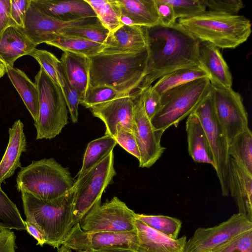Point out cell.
<instances>
[{"label": "cell", "mask_w": 252, "mask_h": 252, "mask_svg": "<svg viewBox=\"0 0 252 252\" xmlns=\"http://www.w3.org/2000/svg\"><path fill=\"white\" fill-rule=\"evenodd\" d=\"M147 67L138 90L178 69L191 66L202 67L198 52L200 42L177 22L169 27L158 25L147 27Z\"/></svg>", "instance_id": "obj_1"}, {"label": "cell", "mask_w": 252, "mask_h": 252, "mask_svg": "<svg viewBox=\"0 0 252 252\" xmlns=\"http://www.w3.org/2000/svg\"><path fill=\"white\" fill-rule=\"evenodd\" d=\"M148 56L147 49L140 53H100L89 57V86H108L123 94L135 92L145 76Z\"/></svg>", "instance_id": "obj_2"}, {"label": "cell", "mask_w": 252, "mask_h": 252, "mask_svg": "<svg viewBox=\"0 0 252 252\" xmlns=\"http://www.w3.org/2000/svg\"><path fill=\"white\" fill-rule=\"evenodd\" d=\"M177 23L200 42H207L221 49L236 48L252 32L251 22L244 16L206 10L194 17L179 19Z\"/></svg>", "instance_id": "obj_3"}, {"label": "cell", "mask_w": 252, "mask_h": 252, "mask_svg": "<svg viewBox=\"0 0 252 252\" xmlns=\"http://www.w3.org/2000/svg\"><path fill=\"white\" fill-rule=\"evenodd\" d=\"M26 221L37 227L44 235L46 244L59 248L73 222V189L56 199L44 201L30 193L21 192Z\"/></svg>", "instance_id": "obj_4"}, {"label": "cell", "mask_w": 252, "mask_h": 252, "mask_svg": "<svg viewBox=\"0 0 252 252\" xmlns=\"http://www.w3.org/2000/svg\"><path fill=\"white\" fill-rule=\"evenodd\" d=\"M74 182L67 168L53 158H43L20 168L16 187L19 191L49 201L69 192Z\"/></svg>", "instance_id": "obj_5"}, {"label": "cell", "mask_w": 252, "mask_h": 252, "mask_svg": "<svg viewBox=\"0 0 252 252\" xmlns=\"http://www.w3.org/2000/svg\"><path fill=\"white\" fill-rule=\"evenodd\" d=\"M209 78H199L171 88L161 95L159 108L151 120L156 130L177 127L191 114L211 91Z\"/></svg>", "instance_id": "obj_6"}, {"label": "cell", "mask_w": 252, "mask_h": 252, "mask_svg": "<svg viewBox=\"0 0 252 252\" xmlns=\"http://www.w3.org/2000/svg\"><path fill=\"white\" fill-rule=\"evenodd\" d=\"M34 83L39 94V115L34 123L36 139L55 138L68 123L65 100L60 86L56 84L40 67Z\"/></svg>", "instance_id": "obj_7"}, {"label": "cell", "mask_w": 252, "mask_h": 252, "mask_svg": "<svg viewBox=\"0 0 252 252\" xmlns=\"http://www.w3.org/2000/svg\"><path fill=\"white\" fill-rule=\"evenodd\" d=\"M116 175L113 150L75 180L72 188L74 225L79 223L94 206L101 203L103 192Z\"/></svg>", "instance_id": "obj_8"}, {"label": "cell", "mask_w": 252, "mask_h": 252, "mask_svg": "<svg viewBox=\"0 0 252 252\" xmlns=\"http://www.w3.org/2000/svg\"><path fill=\"white\" fill-rule=\"evenodd\" d=\"M193 112L198 117L206 134L215 164L214 168L220 185L221 194L223 196H228L230 195L229 145L216 116L211 91Z\"/></svg>", "instance_id": "obj_9"}, {"label": "cell", "mask_w": 252, "mask_h": 252, "mask_svg": "<svg viewBox=\"0 0 252 252\" xmlns=\"http://www.w3.org/2000/svg\"><path fill=\"white\" fill-rule=\"evenodd\" d=\"M136 213L117 196L94 206L79 222L84 231L125 232L136 230Z\"/></svg>", "instance_id": "obj_10"}, {"label": "cell", "mask_w": 252, "mask_h": 252, "mask_svg": "<svg viewBox=\"0 0 252 252\" xmlns=\"http://www.w3.org/2000/svg\"><path fill=\"white\" fill-rule=\"evenodd\" d=\"M211 85L215 113L229 145L237 135L249 129L248 113L239 93L232 88Z\"/></svg>", "instance_id": "obj_11"}, {"label": "cell", "mask_w": 252, "mask_h": 252, "mask_svg": "<svg viewBox=\"0 0 252 252\" xmlns=\"http://www.w3.org/2000/svg\"><path fill=\"white\" fill-rule=\"evenodd\" d=\"M252 230V220L241 213L211 227L198 228L187 241L184 252H209L246 231Z\"/></svg>", "instance_id": "obj_12"}, {"label": "cell", "mask_w": 252, "mask_h": 252, "mask_svg": "<svg viewBox=\"0 0 252 252\" xmlns=\"http://www.w3.org/2000/svg\"><path fill=\"white\" fill-rule=\"evenodd\" d=\"M138 243L136 230L125 232L84 231L78 223L69 230L62 245L76 252L104 249H122L135 252Z\"/></svg>", "instance_id": "obj_13"}, {"label": "cell", "mask_w": 252, "mask_h": 252, "mask_svg": "<svg viewBox=\"0 0 252 252\" xmlns=\"http://www.w3.org/2000/svg\"><path fill=\"white\" fill-rule=\"evenodd\" d=\"M163 133L153 127L145 113L141 92L137 91L134 99L133 133L140 151V167L149 168L161 157L166 149L161 144Z\"/></svg>", "instance_id": "obj_14"}, {"label": "cell", "mask_w": 252, "mask_h": 252, "mask_svg": "<svg viewBox=\"0 0 252 252\" xmlns=\"http://www.w3.org/2000/svg\"><path fill=\"white\" fill-rule=\"evenodd\" d=\"M97 20V18H90L72 22L60 21L44 13L31 0L24 26L19 28L37 46L52 41L63 28L88 24Z\"/></svg>", "instance_id": "obj_15"}, {"label": "cell", "mask_w": 252, "mask_h": 252, "mask_svg": "<svg viewBox=\"0 0 252 252\" xmlns=\"http://www.w3.org/2000/svg\"><path fill=\"white\" fill-rule=\"evenodd\" d=\"M136 92L94 106L90 110L105 124V135L114 137L121 126L133 133L134 99Z\"/></svg>", "instance_id": "obj_16"}, {"label": "cell", "mask_w": 252, "mask_h": 252, "mask_svg": "<svg viewBox=\"0 0 252 252\" xmlns=\"http://www.w3.org/2000/svg\"><path fill=\"white\" fill-rule=\"evenodd\" d=\"M147 27L124 25L110 32L104 54L140 53L147 49Z\"/></svg>", "instance_id": "obj_17"}, {"label": "cell", "mask_w": 252, "mask_h": 252, "mask_svg": "<svg viewBox=\"0 0 252 252\" xmlns=\"http://www.w3.org/2000/svg\"><path fill=\"white\" fill-rule=\"evenodd\" d=\"M125 25L152 27L159 25L155 0H113Z\"/></svg>", "instance_id": "obj_18"}, {"label": "cell", "mask_w": 252, "mask_h": 252, "mask_svg": "<svg viewBox=\"0 0 252 252\" xmlns=\"http://www.w3.org/2000/svg\"><path fill=\"white\" fill-rule=\"evenodd\" d=\"M44 13L60 21L72 22L83 19L97 18L85 0H32Z\"/></svg>", "instance_id": "obj_19"}, {"label": "cell", "mask_w": 252, "mask_h": 252, "mask_svg": "<svg viewBox=\"0 0 252 252\" xmlns=\"http://www.w3.org/2000/svg\"><path fill=\"white\" fill-rule=\"evenodd\" d=\"M229 194L233 198L238 213L252 220V174L231 157L229 165Z\"/></svg>", "instance_id": "obj_20"}, {"label": "cell", "mask_w": 252, "mask_h": 252, "mask_svg": "<svg viewBox=\"0 0 252 252\" xmlns=\"http://www.w3.org/2000/svg\"><path fill=\"white\" fill-rule=\"evenodd\" d=\"M138 246L135 252H184L187 237L172 239L136 220Z\"/></svg>", "instance_id": "obj_21"}, {"label": "cell", "mask_w": 252, "mask_h": 252, "mask_svg": "<svg viewBox=\"0 0 252 252\" xmlns=\"http://www.w3.org/2000/svg\"><path fill=\"white\" fill-rule=\"evenodd\" d=\"M27 143L24 131V124L16 121L9 128V141L0 161V187L7 179L12 176L18 168H21L20 158L27 150Z\"/></svg>", "instance_id": "obj_22"}, {"label": "cell", "mask_w": 252, "mask_h": 252, "mask_svg": "<svg viewBox=\"0 0 252 252\" xmlns=\"http://www.w3.org/2000/svg\"><path fill=\"white\" fill-rule=\"evenodd\" d=\"M198 52L201 64L208 73L211 83L231 88L232 74L219 48L209 42H200Z\"/></svg>", "instance_id": "obj_23"}, {"label": "cell", "mask_w": 252, "mask_h": 252, "mask_svg": "<svg viewBox=\"0 0 252 252\" xmlns=\"http://www.w3.org/2000/svg\"><path fill=\"white\" fill-rule=\"evenodd\" d=\"M36 47L18 27H9L0 34V58L6 67H13L18 58L29 55Z\"/></svg>", "instance_id": "obj_24"}, {"label": "cell", "mask_w": 252, "mask_h": 252, "mask_svg": "<svg viewBox=\"0 0 252 252\" xmlns=\"http://www.w3.org/2000/svg\"><path fill=\"white\" fill-rule=\"evenodd\" d=\"M186 130L188 152L192 159L196 162L211 164L214 168L206 134L198 117L194 112L188 117Z\"/></svg>", "instance_id": "obj_25"}, {"label": "cell", "mask_w": 252, "mask_h": 252, "mask_svg": "<svg viewBox=\"0 0 252 252\" xmlns=\"http://www.w3.org/2000/svg\"><path fill=\"white\" fill-rule=\"evenodd\" d=\"M60 61L71 84L78 93L81 99L82 98L90 85L89 58L63 52Z\"/></svg>", "instance_id": "obj_26"}, {"label": "cell", "mask_w": 252, "mask_h": 252, "mask_svg": "<svg viewBox=\"0 0 252 252\" xmlns=\"http://www.w3.org/2000/svg\"><path fill=\"white\" fill-rule=\"evenodd\" d=\"M6 73L34 123L36 122L39 115V94L37 86L24 72L17 68L7 66Z\"/></svg>", "instance_id": "obj_27"}, {"label": "cell", "mask_w": 252, "mask_h": 252, "mask_svg": "<svg viewBox=\"0 0 252 252\" xmlns=\"http://www.w3.org/2000/svg\"><path fill=\"white\" fill-rule=\"evenodd\" d=\"M204 77L210 79L208 73L203 67L200 66L184 67L162 76L152 87L161 95L175 87Z\"/></svg>", "instance_id": "obj_28"}, {"label": "cell", "mask_w": 252, "mask_h": 252, "mask_svg": "<svg viewBox=\"0 0 252 252\" xmlns=\"http://www.w3.org/2000/svg\"><path fill=\"white\" fill-rule=\"evenodd\" d=\"M63 52H68L90 57L101 53L106 45L81 38L58 33L46 43Z\"/></svg>", "instance_id": "obj_29"}, {"label": "cell", "mask_w": 252, "mask_h": 252, "mask_svg": "<svg viewBox=\"0 0 252 252\" xmlns=\"http://www.w3.org/2000/svg\"><path fill=\"white\" fill-rule=\"evenodd\" d=\"M117 144L114 138L109 135H104L90 142L84 155L82 167L75 177H81L113 151Z\"/></svg>", "instance_id": "obj_30"}, {"label": "cell", "mask_w": 252, "mask_h": 252, "mask_svg": "<svg viewBox=\"0 0 252 252\" xmlns=\"http://www.w3.org/2000/svg\"><path fill=\"white\" fill-rule=\"evenodd\" d=\"M228 153L239 165L252 174V132L250 128L233 139Z\"/></svg>", "instance_id": "obj_31"}, {"label": "cell", "mask_w": 252, "mask_h": 252, "mask_svg": "<svg viewBox=\"0 0 252 252\" xmlns=\"http://www.w3.org/2000/svg\"><path fill=\"white\" fill-rule=\"evenodd\" d=\"M110 32L98 19L93 23L62 29L59 34L83 38L106 45Z\"/></svg>", "instance_id": "obj_32"}, {"label": "cell", "mask_w": 252, "mask_h": 252, "mask_svg": "<svg viewBox=\"0 0 252 252\" xmlns=\"http://www.w3.org/2000/svg\"><path fill=\"white\" fill-rule=\"evenodd\" d=\"M94 11L97 18L110 32L124 25L113 0H85Z\"/></svg>", "instance_id": "obj_33"}, {"label": "cell", "mask_w": 252, "mask_h": 252, "mask_svg": "<svg viewBox=\"0 0 252 252\" xmlns=\"http://www.w3.org/2000/svg\"><path fill=\"white\" fill-rule=\"evenodd\" d=\"M135 219L148 226L172 239L178 238L182 221L174 217L164 215L135 214Z\"/></svg>", "instance_id": "obj_34"}, {"label": "cell", "mask_w": 252, "mask_h": 252, "mask_svg": "<svg viewBox=\"0 0 252 252\" xmlns=\"http://www.w3.org/2000/svg\"><path fill=\"white\" fill-rule=\"evenodd\" d=\"M0 227L17 230H26L25 221L14 203L0 187Z\"/></svg>", "instance_id": "obj_35"}, {"label": "cell", "mask_w": 252, "mask_h": 252, "mask_svg": "<svg viewBox=\"0 0 252 252\" xmlns=\"http://www.w3.org/2000/svg\"><path fill=\"white\" fill-rule=\"evenodd\" d=\"M114 89L106 86L89 87L84 96L80 100V104L87 108L112 100L125 95Z\"/></svg>", "instance_id": "obj_36"}, {"label": "cell", "mask_w": 252, "mask_h": 252, "mask_svg": "<svg viewBox=\"0 0 252 252\" xmlns=\"http://www.w3.org/2000/svg\"><path fill=\"white\" fill-rule=\"evenodd\" d=\"M39 63L54 82L61 88L63 86L62 77L59 70L60 61L52 53L45 50L36 48L30 54Z\"/></svg>", "instance_id": "obj_37"}, {"label": "cell", "mask_w": 252, "mask_h": 252, "mask_svg": "<svg viewBox=\"0 0 252 252\" xmlns=\"http://www.w3.org/2000/svg\"><path fill=\"white\" fill-rule=\"evenodd\" d=\"M59 70L62 77L63 83L62 90L69 112L71 120L73 123H77L78 121V106L80 104L81 97L69 80L61 62L59 63Z\"/></svg>", "instance_id": "obj_38"}, {"label": "cell", "mask_w": 252, "mask_h": 252, "mask_svg": "<svg viewBox=\"0 0 252 252\" xmlns=\"http://www.w3.org/2000/svg\"><path fill=\"white\" fill-rule=\"evenodd\" d=\"M164 0L173 7L176 19L194 17L206 10L202 0Z\"/></svg>", "instance_id": "obj_39"}, {"label": "cell", "mask_w": 252, "mask_h": 252, "mask_svg": "<svg viewBox=\"0 0 252 252\" xmlns=\"http://www.w3.org/2000/svg\"><path fill=\"white\" fill-rule=\"evenodd\" d=\"M209 252H252V230L243 233Z\"/></svg>", "instance_id": "obj_40"}, {"label": "cell", "mask_w": 252, "mask_h": 252, "mask_svg": "<svg viewBox=\"0 0 252 252\" xmlns=\"http://www.w3.org/2000/svg\"><path fill=\"white\" fill-rule=\"evenodd\" d=\"M208 11L227 14L237 15L244 3L241 0H202Z\"/></svg>", "instance_id": "obj_41"}, {"label": "cell", "mask_w": 252, "mask_h": 252, "mask_svg": "<svg viewBox=\"0 0 252 252\" xmlns=\"http://www.w3.org/2000/svg\"><path fill=\"white\" fill-rule=\"evenodd\" d=\"M114 138L117 144L135 157L138 161L140 160V151L136 138L132 132L121 126H118L116 133Z\"/></svg>", "instance_id": "obj_42"}, {"label": "cell", "mask_w": 252, "mask_h": 252, "mask_svg": "<svg viewBox=\"0 0 252 252\" xmlns=\"http://www.w3.org/2000/svg\"><path fill=\"white\" fill-rule=\"evenodd\" d=\"M139 91L145 113L151 120L159 108L161 95L153 89L152 85Z\"/></svg>", "instance_id": "obj_43"}, {"label": "cell", "mask_w": 252, "mask_h": 252, "mask_svg": "<svg viewBox=\"0 0 252 252\" xmlns=\"http://www.w3.org/2000/svg\"><path fill=\"white\" fill-rule=\"evenodd\" d=\"M10 1L11 17L17 27L23 28L31 0H10Z\"/></svg>", "instance_id": "obj_44"}, {"label": "cell", "mask_w": 252, "mask_h": 252, "mask_svg": "<svg viewBox=\"0 0 252 252\" xmlns=\"http://www.w3.org/2000/svg\"><path fill=\"white\" fill-rule=\"evenodd\" d=\"M159 19V25L171 26L176 23L173 7L164 0H155Z\"/></svg>", "instance_id": "obj_45"}, {"label": "cell", "mask_w": 252, "mask_h": 252, "mask_svg": "<svg viewBox=\"0 0 252 252\" xmlns=\"http://www.w3.org/2000/svg\"><path fill=\"white\" fill-rule=\"evenodd\" d=\"M16 236L10 229L0 227V252H16Z\"/></svg>", "instance_id": "obj_46"}, {"label": "cell", "mask_w": 252, "mask_h": 252, "mask_svg": "<svg viewBox=\"0 0 252 252\" xmlns=\"http://www.w3.org/2000/svg\"><path fill=\"white\" fill-rule=\"evenodd\" d=\"M10 0H0V34L11 26H17L10 12Z\"/></svg>", "instance_id": "obj_47"}, {"label": "cell", "mask_w": 252, "mask_h": 252, "mask_svg": "<svg viewBox=\"0 0 252 252\" xmlns=\"http://www.w3.org/2000/svg\"><path fill=\"white\" fill-rule=\"evenodd\" d=\"M26 230L37 241V245L43 246L46 244V241L44 235L34 225L30 222L25 221Z\"/></svg>", "instance_id": "obj_48"}, {"label": "cell", "mask_w": 252, "mask_h": 252, "mask_svg": "<svg viewBox=\"0 0 252 252\" xmlns=\"http://www.w3.org/2000/svg\"><path fill=\"white\" fill-rule=\"evenodd\" d=\"M77 252H134L132 251L122 249H104L99 250H89Z\"/></svg>", "instance_id": "obj_49"}, {"label": "cell", "mask_w": 252, "mask_h": 252, "mask_svg": "<svg viewBox=\"0 0 252 252\" xmlns=\"http://www.w3.org/2000/svg\"><path fill=\"white\" fill-rule=\"evenodd\" d=\"M6 73V66L3 63L0 62V79Z\"/></svg>", "instance_id": "obj_50"}, {"label": "cell", "mask_w": 252, "mask_h": 252, "mask_svg": "<svg viewBox=\"0 0 252 252\" xmlns=\"http://www.w3.org/2000/svg\"><path fill=\"white\" fill-rule=\"evenodd\" d=\"M57 249L58 252H72V250L65 247L63 245H61Z\"/></svg>", "instance_id": "obj_51"}, {"label": "cell", "mask_w": 252, "mask_h": 252, "mask_svg": "<svg viewBox=\"0 0 252 252\" xmlns=\"http://www.w3.org/2000/svg\"><path fill=\"white\" fill-rule=\"evenodd\" d=\"M0 62H1V63H3V62L2 61V60H1V59H0Z\"/></svg>", "instance_id": "obj_52"}]
</instances>
